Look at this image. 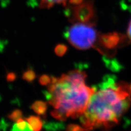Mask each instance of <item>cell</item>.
<instances>
[{"mask_svg":"<svg viewBox=\"0 0 131 131\" xmlns=\"http://www.w3.org/2000/svg\"><path fill=\"white\" fill-rule=\"evenodd\" d=\"M40 83L42 85L49 84L52 81V78L47 75H43L40 78Z\"/></svg>","mask_w":131,"mask_h":131,"instance_id":"7c38bea8","label":"cell"},{"mask_svg":"<svg viewBox=\"0 0 131 131\" xmlns=\"http://www.w3.org/2000/svg\"><path fill=\"white\" fill-rule=\"evenodd\" d=\"M66 36L69 42L75 48L81 50L95 47L100 35L93 23H73Z\"/></svg>","mask_w":131,"mask_h":131,"instance_id":"3957f363","label":"cell"},{"mask_svg":"<svg viewBox=\"0 0 131 131\" xmlns=\"http://www.w3.org/2000/svg\"><path fill=\"white\" fill-rule=\"evenodd\" d=\"M67 130L75 131V130H84V129L83 128V127L80 126L78 125H76V124H69V125L68 126Z\"/></svg>","mask_w":131,"mask_h":131,"instance_id":"4fadbf2b","label":"cell"},{"mask_svg":"<svg viewBox=\"0 0 131 131\" xmlns=\"http://www.w3.org/2000/svg\"><path fill=\"white\" fill-rule=\"evenodd\" d=\"M72 15L69 19L72 23H93L94 11L92 0H83L78 4L73 5Z\"/></svg>","mask_w":131,"mask_h":131,"instance_id":"277c9868","label":"cell"},{"mask_svg":"<svg viewBox=\"0 0 131 131\" xmlns=\"http://www.w3.org/2000/svg\"><path fill=\"white\" fill-rule=\"evenodd\" d=\"M127 36L131 40V21H130V23L129 24L128 29H127Z\"/></svg>","mask_w":131,"mask_h":131,"instance_id":"9a60e30c","label":"cell"},{"mask_svg":"<svg viewBox=\"0 0 131 131\" xmlns=\"http://www.w3.org/2000/svg\"><path fill=\"white\" fill-rule=\"evenodd\" d=\"M12 130H32L30 125L27 122V120H24L23 118H20L16 121L15 124L13 126Z\"/></svg>","mask_w":131,"mask_h":131,"instance_id":"52a82bcc","label":"cell"},{"mask_svg":"<svg viewBox=\"0 0 131 131\" xmlns=\"http://www.w3.org/2000/svg\"><path fill=\"white\" fill-rule=\"evenodd\" d=\"M22 117H23L22 112H21V111L18 110V109L14 111V112H12L9 115V118L11 120L14 121V122H15L20 118H22Z\"/></svg>","mask_w":131,"mask_h":131,"instance_id":"30bf717a","label":"cell"},{"mask_svg":"<svg viewBox=\"0 0 131 131\" xmlns=\"http://www.w3.org/2000/svg\"><path fill=\"white\" fill-rule=\"evenodd\" d=\"M31 108L39 115L44 116L47 111V104L43 101H37L33 103Z\"/></svg>","mask_w":131,"mask_h":131,"instance_id":"8992f818","label":"cell"},{"mask_svg":"<svg viewBox=\"0 0 131 131\" xmlns=\"http://www.w3.org/2000/svg\"><path fill=\"white\" fill-rule=\"evenodd\" d=\"M86 73L78 70L69 72L59 78H52L46 97L53 106L52 115L60 120L81 117L86 111L95 92L85 84Z\"/></svg>","mask_w":131,"mask_h":131,"instance_id":"7a4b0ae2","label":"cell"},{"mask_svg":"<svg viewBox=\"0 0 131 131\" xmlns=\"http://www.w3.org/2000/svg\"><path fill=\"white\" fill-rule=\"evenodd\" d=\"M26 120L28 122L32 130L38 131L42 129V122L40 117H36V116H31L26 118Z\"/></svg>","mask_w":131,"mask_h":131,"instance_id":"5b68a950","label":"cell"},{"mask_svg":"<svg viewBox=\"0 0 131 131\" xmlns=\"http://www.w3.org/2000/svg\"><path fill=\"white\" fill-rule=\"evenodd\" d=\"M41 8H50L55 4H66V0H40Z\"/></svg>","mask_w":131,"mask_h":131,"instance_id":"ba28073f","label":"cell"},{"mask_svg":"<svg viewBox=\"0 0 131 131\" xmlns=\"http://www.w3.org/2000/svg\"><path fill=\"white\" fill-rule=\"evenodd\" d=\"M67 50H68V47L64 45H57L56 47L55 48V52L58 56L61 57L66 53Z\"/></svg>","mask_w":131,"mask_h":131,"instance_id":"8fae6325","label":"cell"},{"mask_svg":"<svg viewBox=\"0 0 131 131\" xmlns=\"http://www.w3.org/2000/svg\"><path fill=\"white\" fill-rule=\"evenodd\" d=\"M35 73L34 72V70L31 69L27 70V71H26L25 72L23 73V79H24L26 81L28 82L32 81L35 78Z\"/></svg>","mask_w":131,"mask_h":131,"instance_id":"9c48e42d","label":"cell"},{"mask_svg":"<svg viewBox=\"0 0 131 131\" xmlns=\"http://www.w3.org/2000/svg\"><path fill=\"white\" fill-rule=\"evenodd\" d=\"M131 104V83L107 78L91 97L80 121L84 130L109 129L118 124Z\"/></svg>","mask_w":131,"mask_h":131,"instance_id":"6da1fadb","label":"cell"},{"mask_svg":"<svg viewBox=\"0 0 131 131\" xmlns=\"http://www.w3.org/2000/svg\"><path fill=\"white\" fill-rule=\"evenodd\" d=\"M16 75L14 73H9L7 75V80L8 81H12L15 79Z\"/></svg>","mask_w":131,"mask_h":131,"instance_id":"5bb4252c","label":"cell"}]
</instances>
